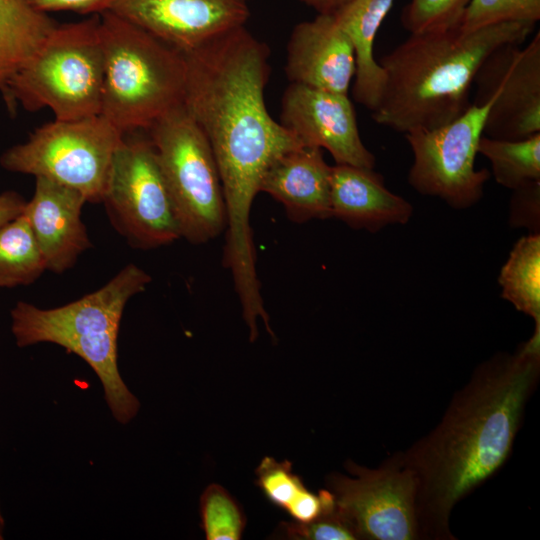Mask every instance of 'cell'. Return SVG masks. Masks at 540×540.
Instances as JSON below:
<instances>
[{
  "instance_id": "cell-1",
  "label": "cell",
  "mask_w": 540,
  "mask_h": 540,
  "mask_svg": "<svg viewBox=\"0 0 540 540\" xmlns=\"http://www.w3.org/2000/svg\"><path fill=\"white\" fill-rule=\"evenodd\" d=\"M540 373V332L513 353L477 367L440 423L404 452L412 471L421 539H455L453 507L490 478L511 453Z\"/></svg>"
},
{
  "instance_id": "cell-2",
  "label": "cell",
  "mask_w": 540,
  "mask_h": 540,
  "mask_svg": "<svg viewBox=\"0 0 540 540\" xmlns=\"http://www.w3.org/2000/svg\"><path fill=\"white\" fill-rule=\"evenodd\" d=\"M184 106L213 151L222 183L227 230L250 232V213L268 167L303 146L269 114L265 87L268 46L245 26L185 52Z\"/></svg>"
},
{
  "instance_id": "cell-3",
  "label": "cell",
  "mask_w": 540,
  "mask_h": 540,
  "mask_svg": "<svg viewBox=\"0 0 540 540\" xmlns=\"http://www.w3.org/2000/svg\"><path fill=\"white\" fill-rule=\"evenodd\" d=\"M534 28L510 21L410 33L379 61L385 84L372 119L403 134L452 122L472 104L470 89L483 60L504 44L524 43Z\"/></svg>"
},
{
  "instance_id": "cell-4",
  "label": "cell",
  "mask_w": 540,
  "mask_h": 540,
  "mask_svg": "<svg viewBox=\"0 0 540 540\" xmlns=\"http://www.w3.org/2000/svg\"><path fill=\"white\" fill-rule=\"evenodd\" d=\"M150 281L147 272L131 263L98 290L60 307L42 309L18 301L10 311L16 345L52 343L82 358L99 378L113 418L128 424L140 401L119 372L118 333L127 302Z\"/></svg>"
},
{
  "instance_id": "cell-5",
  "label": "cell",
  "mask_w": 540,
  "mask_h": 540,
  "mask_svg": "<svg viewBox=\"0 0 540 540\" xmlns=\"http://www.w3.org/2000/svg\"><path fill=\"white\" fill-rule=\"evenodd\" d=\"M104 54L100 115L123 134L149 130L184 102L183 52L111 13L99 14Z\"/></svg>"
},
{
  "instance_id": "cell-6",
  "label": "cell",
  "mask_w": 540,
  "mask_h": 540,
  "mask_svg": "<svg viewBox=\"0 0 540 540\" xmlns=\"http://www.w3.org/2000/svg\"><path fill=\"white\" fill-rule=\"evenodd\" d=\"M104 54L99 14L57 24L32 57L10 80L2 96L13 111L50 109L57 120L100 114Z\"/></svg>"
},
{
  "instance_id": "cell-7",
  "label": "cell",
  "mask_w": 540,
  "mask_h": 540,
  "mask_svg": "<svg viewBox=\"0 0 540 540\" xmlns=\"http://www.w3.org/2000/svg\"><path fill=\"white\" fill-rule=\"evenodd\" d=\"M153 144L181 238L203 244L226 230L219 169L211 146L185 108L172 109L146 131Z\"/></svg>"
},
{
  "instance_id": "cell-8",
  "label": "cell",
  "mask_w": 540,
  "mask_h": 540,
  "mask_svg": "<svg viewBox=\"0 0 540 540\" xmlns=\"http://www.w3.org/2000/svg\"><path fill=\"white\" fill-rule=\"evenodd\" d=\"M124 134L102 115L46 123L6 150L0 165L79 191L87 202H102L113 157Z\"/></svg>"
},
{
  "instance_id": "cell-9",
  "label": "cell",
  "mask_w": 540,
  "mask_h": 540,
  "mask_svg": "<svg viewBox=\"0 0 540 540\" xmlns=\"http://www.w3.org/2000/svg\"><path fill=\"white\" fill-rule=\"evenodd\" d=\"M144 132L124 134L102 202L130 245L151 249L174 242L181 233L155 149Z\"/></svg>"
},
{
  "instance_id": "cell-10",
  "label": "cell",
  "mask_w": 540,
  "mask_h": 540,
  "mask_svg": "<svg viewBox=\"0 0 540 540\" xmlns=\"http://www.w3.org/2000/svg\"><path fill=\"white\" fill-rule=\"evenodd\" d=\"M352 475L333 473L327 489L333 494L336 513L357 539H421L417 516V483L399 454L376 469L345 463Z\"/></svg>"
},
{
  "instance_id": "cell-11",
  "label": "cell",
  "mask_w": 540,
  "mask_h": 540,
  "mask_svg": "<svg viewBox=\"0 0 540 540\" xmlns=\"http://www.w3.org/2000/svg\"><path fill=\"white\" fill-rule=\"evenodd\" d=\"M493 100L472 103L443 126L405 134L413 153L408 183L417 192L438 197L455 209L469 208L482 198L490 172L476 170L475 158Z\"/></svg>"
},
{
  "instance_id": "cell-12",
  "label": "cell",
  "mask_w": 540,
  "mask_h": 540,
  "mask_svg": "<svg viewBox=\"0 0 540 540\" xmlns=\"http://www.w3.org/2000/svg\"><path fill=\"white\" fill-rule=\"evenodd\" d=\"M472 102L494 97L483 135L519 140L540 133V33L526 44L507 43L493 50L478 68Z\"/></svg>"
},
{
  "instance_id": "cell-13",
  "label": "cell",
  "mask_w": 540,
  "mask_h": 540,
  "mask_svg": "<svg viewBox=\"0 0 540 540\" xmlns=\"http://www.w3.org/2000/svg\"><path fill=\"white\" fill-rule=\"evenodd\" d=\"M281 107L280 123L303 146L328 150L336 164L374 169L375 156L361 139L348 94L291 83Z\"/></svg>"
},
{
  "instance_id": "cell-14",
  "label": "cell",
  "mask_w": 540,
  "mask_h": 540,
  "mask_svg": "<svg viewBox=\"0 0 540 540\" xmlns=\"http://www.w3.org/2000/svg\"><path fill=\"white\" fill-rule=\"evenodd\" d=\"M111 12L185 53L245 26L249 9L240 0H107Z\"/></svg>"
},
{
  "instance_id": "cell-15",
  "label": "cell",
  "mask_w": 540,
  "mask_h": 540,
  "mask_svg": "<svg viewBox=\"0 0 540 540\" xmlns=\"http://www.w3.org/2000/svg\"><path fill=\"white\" fill-rule=\"evenodd\" d=\"M285 72L291 83L348 94L356 73L355 53L333 14H318L294 27Z\"/></svg>"
},
{
  "instance_id": "cell-16",
  "label": "cell",
  "mask_w": 540,
  "mask_h": 540,
  "mask_svg": "<svg viewBox=\"0 0 540 540\" xmlns=\"http://www.w3.org/2000/svg\"><path fill=\"white\" fill-rule=\"evenodd\" d=\"M85 197L77 190L37 177L23 214L28 219L46 270L63 273L92 247L81 219Z\"/></svg>"
},
{
  "instance_id": "cell-17",
  "label": "cell",
  "mask_w": 540,
  "mask_h": 540,
  "mask_svg": "<svg viewBox=\"0 0 540 540\" xmlns=\"http://www.w3.org/2000/svg\"><path fill=\"white\" fill-rule=\"evenodd\" d=\"M330 172L322 149L301 146L281 155L265 171L259 190L281 203L290 220L332 217Z\"/></svg>"
},
{
  "instance_id": "cell-18",
  "label": "cell",
  "mask_w": 540,
  "mask_h": 540,
  "mask_svg": "<svg viewBox=\"0 0 540 540\" xmlns=\"http://www.w3.org/2000/svg\"><path fill=\"white\" fill-rule=\"evenodd\" d=\"M330 203L332 217L371 232L405 224L413 214L412 205L391 192L382 175L371 168L346 164L331 166Z\"/></svg>"
},
{
  "instance_id": "cell-19",
  "label": "cell",
  "mask_w": 540,
  "mask_h": 540,
  "mask_svg": "<svg viewBox=\"0 0 540 540\" xmlns=\"http://www.w3.org/2000/svg\"><path fill=\"white\" fill-rule=\"evenodd\" d=\"M393 3L394 0H351L333 13L355 53L353 97L371 111L377 107L385 84V72L374 57V44Z\"/></svg>"
},
{
  "instance_id": "cell-20",
  "label": "cell",
  "mask_w": 540,
  "mask_h": 540,
  "mask_svg": "<svg viewBox=\"0 0 540 540\" xmlns=\"http://www.w3.org/2000/svg\"><path fill=\"white\" fill-rule=\"evenodd\" d=\"M49 14L21 0H0V92L57 26Z\"/></svg>"
},
{
  "instance_id": "cell-21",
  "label": "cell",
  "mask_w": 540,
  "mask_h": 540,
  "mask_svg": "<svg viewBox=\"0 0 540 540\" xmlns=\"http://www.w3.org/2000/svg\"><path fill=\"white\" fill-rule=\"evenodd\" d=\"M255 484L264 497L297 523H309L335 510L333 494L326 488L310 491L292 464L264 457L255 470Z\"/></svg>"
},
{
  "instance_id": "cell-22",
  "label": "cell",
  "mask_w": 540,
  "mask_h": 540,
  "mask_svg": "<svg viewBox=\"0 0 540 540\" xmlns=\"http://www.w3.org/2000/svg\"><path fill=\"white\" fill-rule=\"evenodd\" d=\"M498 283L501 296L516 310L530 316L540 332V234L521 237L502 266Z\"/></svg>"
},
{
  "instance_id": "cell-23",
  "label": "cell",
  "mask_w": 540,
  "mask_h": 540,
  "mask_svg": "<svg viewBox=\"0 0 540 540\" xmlns=\"http://www.w3.org/2000/svg\"><path fill=\"white\" fill-rule=\"evenodd\" d=\"M46 270L26 216L22 213L0 225V287L29 285Z\"/></svg>"
},
{
  "instance_id": "cell-24",
  "label": "cell",
  "mask_w": 540,
  "mask_h": 540,
  "mask_svg": "<svg viewBox=\"0 0 540 540\" xmlns=\"http://www.w3.org/2000/svg\"><path fill=\"white\" fill-rule=\"evenodd\" d=\"M478 153L491 163L498 184L511 190L540 180V133L519 140H504L482 135Z\"/></svg>"
},
{
  "instance_id": "cell-25",
  "label": "cell",
  "mask_w": 540,
  "mask_h": 540,
  "mask_svg": "<svg viewBox=\"0 0 540 540\" xmlns=\"http://www.w3.org/2000/svg\"><path fill=\"white\" fill-rule=\"evenodd\" d=\"M201 527L207 540H239L246 517L230 493L218 484L205 488L199 501Z\"/></svg>"
},
{
  "instance_id": "cell-26",
  "label": "cell",
  "mask_w": 540,
  "mask_h": 540,
  "mask_svg": "<svg viewBox=\"0 0 540 540\" xmlns=\"http://www.w3.org/2000/svg\"><path fill=\"white\" fill-rule=\"evenodd\" d=\"M540 20V0H470L458 27L472 31L502 22L535 23Z\"/></svg>"
},
{
  "instance_id": "cell-27",
  "label": "cell",
  "mask_w": 540,
  "mask_h": 540,
  "mask_svg": "<svg viewBox=\"0 0 540 540\" xmlns=\"http://www.w3.org/2000/svg\"><path fill=\"white\" fill-rule=\"evenodd\" d=\"M470 0H410L403 9L401 22L410 33L443 29L458 25Z\"/></svg>"
},
{
  "instance_id": "cell-28",
  "label": "cell",
  "mask_w": 540,
  "mask_h": 540,
  "mask_svg": "<svg viewBox=\"0 0 540 540\" xmlns=\"http://www.w3.org/2000/svg\"><path fill=\"white\" fill-rule=\"evenodd\" d=\"M279 535L295 540H354L349 525L336 513L325 515L309 523L284 522L278 527Z\"/></svg>"
},
{
  "instance_id": "cell-29",
  "label": "cell",
  "mask_w": 540,
  "mask_h": 540,
  "mask_svg": "<svg viewBox=\"0 0 540 540\" xmlns=\"http://www.w3.org/2000/svg\"><path fill=\"white\" fill-rule=\"evenodd\" d=\"M510 202V224L527 227L531 233H539L540 180L530 181L513 190Z\"/></svg>"
},
{
  "instance_id": "cell-30",
  "label": "cell",
  "mask_w": 540,
  "mask_h": 540,
  "mask_svg": "<svg viewBox=\"0 0 540 540\" xmlns=\"http://www.w3.org/2000/svg\"><path fill=\"white\" fill-rule=\"evenodd\" d=\"M32 9L47 13L67 11L79 14H100L107 0H21Z\"/></svg>"
},
{
  "instance_id": "cell-31",
  "label": "cell",
  "mask_w": 540,
  "mask_h": 540,
  "mask_svg": "<svg viewBox=\"0 0 540 540\" xmlns=\"http://www.w3.org/2000/svg\"><path fill=\"white\" fill-rule=\"evenodd\" d=\"M26 205L25 199L15 191L0 194V225L22 214Z\"/></svg>"
},
{
  "instance_id": "cell-32",
  "label": "cell",
  "mask_w": 540,
  "mask_h": 540,
  "mask_svg": "<svg viewBox=\"0 0 540 540\" xmlns=\"http://www.w3.org/2000/svg\"><path fill=\"white\" fill-rule=\"evenodd\" d=\"M315 9L318 14H333L351 0H299Z\"/></svg>"
},
{
  "instance_id": "cell-33",
  "label": "cell",
  "mask_w": 540,
  "mask_h": 540,
  "mask_svg": "<svg viewBox=\"0 0 540 540\" xmlns=\"http://www.w3.org/2000/svg\"><path fill=\"white\" fill-rule=\"evenodd\" d=\"M4 531H5V519L2 514L1 503H0V540L4 539Z\"/></svg>"
},
{
  "instance_id": "cell-34",
  "label": "cell",
  "mask_w": 540,
  "mask_h": 540,
  "mask_svg": "<svg viewBox=\"0 0 540 540\" xmlns=\"http://www.w3.org/2000/svg\"><path fill=\"white\" fill-rule=\"evenodd\" d=\"M240 1H243V2H245V3H246V1H247V0H240Z\"/></svg>"
}]
</instances>
